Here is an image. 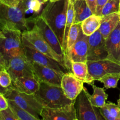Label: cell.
<instances>
[{"label": "cell", "instance_id": "cell-1", "mask_svg": "<svg viewBox=\"0 0 120 120\" xmlns=\"http://www.w3.org/2000/svg\"><path fill=\"white\" fill-rule=\"evenodd\" d=\"M69 3V0L49 1L40 15L56 34L64 53V30Z\"/></svg>", "mask_w": 120, "mask_h": 120}, {"label": "cell", "instance_id": "cell-2", "mask_svg": "<svg viewBox=\"0 0 120 120\" xmlns=\"http://www.w3.org/2000/svg\"><path fill=\"white\" fill-rule=\"evenodd\" d=\"M25 7L21 4L16 7H12L0 1V24L2 29L9 28L22 33L29 30V23L25 17Z\"/></svg>", "mask_w": 120, "mask_h": 120}, {"label": "cell", "instance_id": "cell-3", "mask_svg": "<svg viewBox=\"0 0 120 120\" xmlns=\"http://www.w3.org/2000/svg\"><path fill=\"white\" fill-rule=\"evenodd\" d=\"M34 96L43 107H61L75 102L65 96L61 86L43 82H40L39 89Z\"/></svg>", "mask_w": 120, "mask_h": 120}, {"label": "cell", "instance_id": "cell-4", "mask_svg": "<svg viewBox=\"0 0 120 120\" xmlns=\"http://www.w3.org/2000/svg\"><path fill=\"white\" fill-rule=\"evenodd\" d=\"M5 37L0 38V52L6 63L16 56H25L23 50L21 32L15 29L4 28Z\"/></svg>", "mask_w": 120, "mask_h": 120}, {"label": "cell", "instance_id": "cell-5", "mask_svg": "<svg viewBox=\"0 0 120 120\" xmlns=\"http://www.w3.org/2000/svg\"><path fill=\"white\" fill-rule=\"evenodd\" d=\"M7 99L12 100L17 105L28 111L29 113L39 120L43 105L38 101L34 94L21 93L14 89L12 86L8 88L4 94Z\"/></svg>", "mask_w": 120, "mask_h": 120}, {"label": "cell", "instance_id": "cell-6", "mask_svg": "<svg viewBox=\"0 0 120 120\" xmlns=\"http://www.w3.org/2000/svg\"><path fill=\"white\" fill-rule=\"evenodd\" d=\"M28 20L29 23H32L33 27L36 28V30L42 35L54 52L59 57L64 67L66 68L65 64V55L58 38L43 18L41 15H38L35 17L28 18Z\"/></svg>", "mask_w": 120, "mask_h": 120}, {"label": "cell", "instance_id": "cell-7", "mask_svg": "<svg viewBox=\"0 0 120 120\" xmlns=\"http://www.w3.org/2000/svg\"><path fill=\"white\" fill-rule=\"evenodd\" d=\"M22 38L23 45L32 47L38 51L55 60L67 70L59 57L54 52L52 49L43 39L42 35L36 30V28L33 27L31 29H30L22 33Z\"/></svg>", "mask_w": 120, "mask_h": 120}, {"label": "cell", "instance_id": "cell-8", "mask_svg": "<svg viewBox=\"0 0 120 120\" xmlns=\"http://www.w3.org/2000/svg\"><path fill=\"white\" fill-rule=\"evenodd\" d=\"M87 63L89 73L94 81L108 74L120 73V64L109 59L87 60Z\"/></svg>", "mask_w": 120, "mask_h": 120}, {"label": "cell", "instance_id": "cell-9", "mask_svg": "<svg viewBox=\"0 0 120 120\" xmlns=\"http://www.w3.org/2000/svg\"><path fill=\"white\" fill-rule=\"evenodd\" d=\"M6 70L12 81L19 77H35L31 62L26 56H16L11 59L7 63Z\"/></svg>", "mask_w": 120, "mask_h": 120}, {"label": "cell", "instance_id": "cell-10", "mask_svg": "<svg viewBox=\"0 0 120 120\" xmlns=\"http://www.w3.org/2000/svg\"><path fill=\"white\" fill-rule=\"evenodd\" d=\"M87 60H99L108 57L105 39L97 30L89 36Z\"/></svg>", "mask_w": 120, "mask_h": 120}, {"label": "cell", "instance_id": "cell-11", "mask_svg": "<svg viewBox=\"0 0 120 120\" xmlns=\"http://www.w3.org/2000/svg\"><path fill=\"white\" fill-rule=\"evenodd\" d=\"M75 103L58 108L43 107L41 116L43 120H78Z\"/></svg>", "mask_w": 120, "mask_h": 120}, {"label": "cell", "instance_id": "cell-12", "mask_svg": "<svg viewBox=\"0 0 120 120\" xmlns=\"http://www.w3.org/2000/svg\"><path fill=\"white\" fill-rule=\"evenodd\" d=\"M25 55L27 59L32 63H36L44 66L55 69L62 74L68 72L58 62L50 58L47 55L38 51L32 47L23 45Z\"/></svg>", "mask_w": 120, "mask_h": 120}, {"label": "cell", "instance_id": "cell-13", "mask_svg": "<svg viewBox=\"0 0 120 120\" xmlns=\"http://www.w3.org/2000/svg\"><path fill=\"white\" fill-rule=\"evenodd\" d=\"M77 111L78 120H103L104 119L101 114L99 108L92 105L84 90H82L78 96Z\"/></svg>", "mask_w": 120, "mask_h": 120}, {"label": "cell", "instance_id": "cell-14", "mask_svg": "<svg viewBox=\"0 0 120 120\" xmlns=\"http://www.w3.org/2000/svg\"><path fill=\"white\" fill-rule=\"evenodd\" d=\"M61 87L68 98L75 100L83 90L84 83L78 79L72 72L68 71L62 77Z\"/></svg>", "mask_w": 120, "mask_h": 120}, {"label": "cell", "instance_id": "cell-15", "mask_svg": "<svg viewBox=\"0 0 120 120\" xmlns=\"http://www.w3.org/2000/svg\"><path fill=\"white\" fill-rule=\"evenodd\" d=\"M35 77L40 82L61 86L62 79L64 74H62L55 69L44 66L36 63H32Z\"/></svg>", "mask_w": 120, "mask_h": 120}, {"label": "cell", "instance_id": "cell-16", "mask_svg": "<svg viewBox=\"0 0 120 120\" xmlns=\"http://www.w3.org/2000/svg\"><path fill=\"white\" fill-rule=\"evenodd\" d=\"M88 39L89 36L84 35L82 30H81L77 41L71 47L68 54L71 64L72 62H87Z\"/></svg>", "mask_w": 120, "mask_h": 120}, {"label": "cell", "instance_id": "cell-17", "mask_svg": "<svg viewBox=\"0 0 120 120\" xmlns=\"http://www.w3.org/2000/svg\"><path fill=\"white\" fill-rule=\"evenodd\" d=\"M109 59L120 64V22L105 39Z\"/></svg>", "mask_w": 120, "mask_h": 120}, {"label": "cell", "instance_id": "cell-18", "mask_svg": "<svg viewBox=\"0 0 120 120\" xmlns=\"http://www.w3.org/2000/svg\"><path fill=\"white\" fill-rule=\"evenodd\" d=\"M12 86L21 93L34 94L39 89L40 82L35 77H19L12 81Z\"/></svg>", "mask_w": 120, "mask_h": 120}, {"label": "cell", "instance_id": "cell-19", "mask_svg": "<svg viewBox=\"0 0 120 120\" xmlns=\"http://www.w3.org/2000/svg\"><path fill=\"white\" fill-rule=\"evenodd\" d=\"M120 22V14L118 12L112 13L102 16L100 26L98 30L105 39L114 30Z\"/></svg>", "mask_w": 120, "mask_h": 120}, {"label": "cell", "instance_id": "cell-20", "mask_svg": "<svg viewBox=\"0 0 120 120\" xmlns=\"http://www.w3.org/2000/svg\"><path fill=\"white\" fill-rule=\"evenodd\" d=\"M71 72L84 83L91 86L94 84V80L89 73L87 62H72Z\"/></svg>", "mask_w": 120, "mask_h": 120}, {"label": "cell", "instance_id": "cell-21", "mask_svg": "<svg viewBox=\"0 0 120 120\" xmlns=\"http://www.w3.org/2000/svg\"><path fill=\"white\" fill-rule=\"evenodd\" d=\"M73 5L75 12V23H82L86 18L93 14L86 0H77Z\"/></svg>", "mask_w": 120, "mask_h": 120}, {"label": "cell", "instance_id": "cell-22", "mask_svg": "<svg viewBox=\"0 0 120 120\" xmlns=\"http://www.w3.org/2000/svg\"><path fill=\"white\" fill-rule=\"evenodd\" d=\"M93 93L92 95L89 93L87 89L84 87L83 90L85 91L86 94L87 96L90 103L94 106L97 108H100L104 106L105 104V101L108 98V95L105 93L104 89L103 88L99 87L93 84Z\"/></svg>", "mask_w": 120, "mask_h": 120}, {"label": "cell", "instance_id": "cell-23", "mask_svg": "<svg viewBox=\"0 0 120 120\" xmlns=\"http://www.w3.org/2000/svg\"><path fill=\"white\" fill-rule=\"evenodd\" d=\"M102 16L93 14L86 18L81 23L83 34L89 36L98 30L101 25Z\"/></svg>", "mask_w": 120, "mask_h": 120}, {"label": "cell", "instance_id": "cell-24", "mask_svg": "<svg viewBox=\"0 0 120 120\" xmlns=\"http://www.w3.org/2000/svg\"><path fill=\"white\" fill-rule=\"evenodd\" d=\"M75 23V12H74L73 5L72 2L69 0V6H68V13H67V19L66 23L65 30H64V55H65V62L67 55V42L68 38L70 32L71 26Z\"/></svg>", "mask_w": 120, "mask_h": 120}, {"label": "cell", "instance_id": "cell-25", "mask_svg": "<svg viewBox=\"0 0 120 120\" xmlns=\"http://www.w3.org/2000/svg\"><path fill=\"white\" fill-rule=\"evenodd\" d=\"M7 100H8V106L14 112L19 120H38L37 118L29 113L28 111L17 105L14 101Z\"/></svg>", "mask_w": 120, "mask_h": 120}, {"label": "cell", "instance_id": "cell-26", "mask_svg": "<svg viewBox=\"0 0 120 120\" xmlns=\"http://www.w3.org/2000/svg\"><path fill=\"white\" fill-rule=\"evenodd\" d=\"M120 80V73H112L104 75L98 81L104 84V87L107 89H115L117 87L118 81Z\"/></svg>", "mask_w": 120, "mask_h": 120}, {"label": "cell", "instance_id": "cell-27", "mask_svg": "<svg viewBox=\"0 0 120 120\" xmlns=\"http://www.w3.org/2000/svg\"><path fill=\"white\" fill-rule=\"evenodd\" d=\"M120 0H109L101 11V16H104L112 13L118 12L120 8Z\"/></svg>", "mask_w": 120, "mask_h": 120}, {"label": "cell", "instance_id": "cell-28", "mask_svg": "<svg viewBox=\"0 0 120 120\" xmlns=\"http://www.w3.org/2000/svg\"><path fill=\"white\" fill-rule=\"evenodd\" d=\"M12 84V80L6 69L0 70V85L3 87L8 89Z\"/></svg>", "mask_w": 120, "mask_h": 120}, {"label": "cell", "instance_id": "cell-29", "mask_svg": "<svg viewBox=\"0 0 120 120\" xmlns=\"http://www.w3.org/2000/svg\"><path fill=\"white\" fill-rule=\"evenodd\" d=\"M43 3L41 0H29L26 4V8L34 12L38 13L41 11Z\"/></svg>", "mask_w": 120, "mask_h": 120}, {"label": "cell", "instance_id": "cell-30", "mask_svg": "<svg viewBox=\"0 0 120 120\" xmlns=\"http://www.w3.org/2000/svg\"><path fill=\"white\" fill-rule=\"evenodd\" d=\"M105 105L114 120H120V107L118 104L116 105L114 103H105Z\"/></svg>", "mask_w": 120, "mask_h": 120}, {"label": "cell", "instance_id": "cell-31", "mask_svg": "<svg viewBox=\"0 0 120 120\" xmlns=\"http://www.w3.org/2000/svg\"><path fill=\"white\" fill-rule=\"evenodd\" d=\"M0 120H19L11 109L8 107L0 111Z\"/></svg>", "mask_w": 120, "mask_h": 120}, {"label": "cell", "instance_id": "cell-32", "mask_svg": "<svg viewBox=\"0 0 120 120\" xmlns=\"http://www.w3.org/2000/svg\"><path fill=\"white\" fill-rule=\"evenodd\" d=\"M101 114L102 116L103 117V118H104V120H114V118L112 117V116L110 114L109 110L108 109L107 107L106 106V105H104V106L101 107L99 108Z\"/></svg>", "mask_w": 120, "mask_h": 120}, {"label": "cell", "instance_id": "cell-33", "mask_svg": "<svg viewBox=\"0 0 120 120\" xmlns=\"http://www.w3.org/2000/svg\"><path fill=\"white\" fill-rule=\"evenodd\" d=\"M109 0H97V7H96V15L101 16L103 8Z\"/></svg>", "mask_w": 120, "mask_h": 120}, {"label": "cell", "instance_id": "cell-34", "mask_svg": "<svg viewBox=\"0 0 120 120\" xmlns=\"http://www.w3.org/2000/svg\"><path fill=\"white\" fill-rule=\"evenodd\" d=\"M8 107V100L3 94L0 93V111L7 109Z\"/></svg>", "mask_w": 120, "mask_h": 120}, {"label": "cell", "instance_id": "cell-35", "mask_svg": "<svg viewBox=\"0 0 120 120\" xmlns=\"http://www.w3.org/2000/svg\"><path fill=\"white\" fill-rule=\"evenodd\" d=\"M88 6L91 9L93 14H96V7H97V0H86Z\"/></svg>", "mask_w": 120, "mask_h": 120}, {"label": "cell", "instance_id": "cell-36", "mask_svg": "<svg viewBox=\"0 0 120 120\" xmlns=\"http://www.w3.org/2000/svg\"><path fill=\"white\" fill-rule=\"evenodd\" d=\"M0 66L5 69H6V66H7V63L1 52H0Z\"/></svg>", "mask_w": 120, "mask_h": 120}, {"label": "cell", "instance_id": "cell-37", "mask_svg": "<svg viewBox=\"0 0 120 120\" xmlns=\"http://www.w3.org/2000/svg\"><path fill=\"white\" fill-rule=\"evenodd\" d=\"M8 89H6V88L3 87H2L0 85V93L3 94L4 95L6 93V92H7V91L8 90Z\"/></svg>", "mask_w": 120, "mask_h": 120}, {"label": "cell", "instance_id": "cell-38", "mask_svg": "<svg viewBox=\"0 0 120 120\" xmlns=\"http://www.w3.org/2000/svg\"><path fill=\"white\" fill-rule=\"evenodd\" d=\"M28 1H29V0H22V1H21V2H20V4H21L22 5H24L26 8V2H28Z\"/></svg>", "mask_w": 120, "mask_h": 120}, {"label": "cell", "instance_id": "cell-39", "mask_svg": "<svg viewBox=\"0 0 120 120\" xmlns=\"http://www.w3.org/2000/svg\"><path fill=\"white\" fill-rule=\"evenodd\" d=\"M5 37V35H4V32L2 31V30H1V29H0V38H4Z\"/></svg>", "mask_w": 120, "mask_h": 120}, {"label": "cell", "instance_id": "cell-40", "mask_svg": "<svg viewBox=\"0 0 120 120\" xmlns=\"http://www.w3.org/2000/svg\"><path fill=\"white\" fill-rule=\"evenodd\" d=\"M117 103H118V105L120 107V98L117 101Z\"/></svg>", "mask_w": 120, "mask_h": 120}, {"label": "cell", "instance_id": "cell-41", "mask_svg": "<svg viewBox=\"0 0 120 120\" xmlns=\"http://www.w3.org/2000/svg\"><path fill=\"white\" fill-rule=\"evenodd\" d=\"M41 1H42V2H43V3H45V2H48V1H49V0H41Z\"/></svg>", "mask_w": 120, "mask_h": 120}, {"label": "cell", "instance_id": "cell-42", "mask_svg": "<svg viewBox=\"0 0 120 120\" xmlns=\"http://www.w3.org/2000/svg\"><path fill=\"white\" fill-rule=\"evenodd\" d=\"M51 2H55V1H59V0H49Z\"/></svg>", "mask_w": 120, "mask_h": 120}, {"label": "cell", "instance_id": "cell-43", "mask_svg": "<svg viewBox=\"0 0 120 120\" xmlns=\"http://www.w3.org/2000/svg\"><path fill=\"white\" fill-rule=\"evenodd\" d=\"M70 2H72V3H73L74 2H75V1H77V0H70Z\"/></svg>", "mask_w": 120, "mask_h": 120}, {"label": "cell", "instance_id": "cell-44", "mask_svg": "<svg viewBox=\"0 0 120 120\" xmlns=\"http://www.w3.org/2000/svg\"><path fill=\"white\" fill-rule=\"evenodd\" d=\"M0 29H1V30H2V26H1V24H0Z\"/></svg>", "mask_w": 120, "mask_h": 120}, {"label": "cell", "instance_id": "cell-45", "mask_svg": "<svg viewBox=\"0 0 120 120\" xmlns=\"http://www.w3.org/2000/svg\"><path fill=\"white\" fill-rule=\"evenodd\" d=\"M118 13L120 14V8H119V11H118Z\"/></svg>", "mask_w": 120, "mask_h": 120}, {"label": "cell", "instance_id": "cell-46", "mask_svg": "<svg viewBox=\"0 0 120 120\" xmlns=\"http://www.w3.org/2000/svg\"><path fill=\"white\" fill-rule=\"evenodd\" d=\"M5 69V68H2V67H1V66H0V70H1V69Z\"/></svg>", "mask_w": 120, "mask_h": 120}]
</instances>
